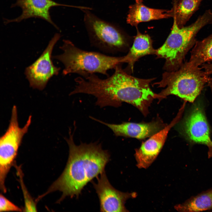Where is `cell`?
<instances>
[{
    "mask_svg": "<svg viewBox=\"0 0 212 212\" xmlns=\"http://www.w3.org/2000/svg\"><path fill=\"white\" fill-rule=\"evenodd\" d=\"M114 69L113 74L106 79L92 74L83 79L80 85L82 92L95 96L97 99L95 104L100 107H118L125 102L147 115L153 100L158 97V95L150 87L149 84L153 79H141L131 76L122 69L120 64Z\"/></svg>",
    "mask_w": 212,
    "mask_h": 212,
    "instance_id": "cell-1",
    "label": "cell"
},
{
    "mask_svg": "<svg viewBox=\"0 0 212 212\" xmlns=\"http://www.w3.org/2000/svg\"><path fill=\"white\" fill-rule=\"evenodd\" d=\"M66 138L69 147V155L65 168L60 176L47 191L38 197L40 200L48 194L59 191L62 195L57 203L66 197H78L84 187L105 171L110 160L108 151L103 150L101 143H82L77 145L71 130Z\"/></svg>",
    "mask_w": 212,
    "mask_h": 212,
    "instance_id": "cell-2",
    "label": "cell"
},
{
    "mask_svg": "<svg viewBox=\"0 0 212 212\" xmlns=\"http://www.w3.org/2000/svg\"><path fill=\"white\" fill-rule=\"evenodd\" d=\"M60 47L62 53L53 57L60 61L64 68V75L76 74L84 78L99 73L107 77L108 71L118 64L125 62V57H114L96 52L88 51L77 47L69 40H63Z\"/></svg>",
    "mask_w": 212,
    "mask_h": 212,
    "instance_id": "cell-3",
    "label": "cell"
},
{
    "mask_svg": "<svg viewBox=\"0 0 212 212\" xmlns=\"http://www.w3.org/2000/svg\"><path fill=\"white\" fill-rule=\"evenodd\" d=\"M211 24L212 16L207 12L191 24L182 28L178 26L174 19L169 35L162 46L156 49L155 54L165 59V68L170 72L178 70L188 51L195 44L197 34L205 26Z\"/></svg>",
    "mask_w": 212,
    "mask_h": 212,
    "instance_id": "cell-4",
    "label": "cell"
},
{
    "mask_svg": "<svg viewBox=\"0 0 212 212\" xmlns=\"http://www.w3.org/2000/svg\"><path fill=\"white\" fill-rule=\"evenodd\" d=\"M202 69L186 62L176 71L164 73L161 80L156 84L166 87L158 94V98L172 95L193 102L210 80V76Z\"/></svg>",
    "mask_w": 212,
    "mask_h": 212,
    "instance_id": "cell-5",
    "label": "cell"
},
{
    "mask_svg": "<svg viewBox=\"0 0 212 212\" xmlns=\"http://www.w3.org/2000/svg\"><path fill=\"white\" fill-rule=\"evenodd\" d=\"M32 119L30 115L24 126L20 127L17 107L13 106L8 127L0 138V188L3 192L7 190L6 178L14 163L23 137L28 132Z\"/></svg>",
    "mask_w": 212,
    "mask_h": 212,
    "instance_id": "cell-6",
    "label": "cell"
},
{
    "mask_svg": "<svg viewBox=\"0 0 212 212\" xmlns=\"http://www.w3.org/2000/svg\"><path fill=\"white\" fill-rule=\"evenodd\" d=\"M84 12V21L91 45L102 52L114 54L126 45L125 38L117 28L89 12Z\"/></svg>",
    "mask_w": 212,
    "mask_h": 212,
    "instance_id": "cell-7",
    "label": "cell"
},
{
    "mask_svg": "<svg viewBox=\"0 0 212 212\" xmlns=\"http://www.w3.org/2000/svg\"><path fill=\"white\" fill-rule=\"evenodd\" d=\"M60 37V34H56L41 56L26 68L25 75L33 88L43 90L50 78L59 74L60 68L53 64L51 55L54 46Z\"/></svg>",
    "mask_w": 212,
    "mask_h": 212,
    "instance_id": "cell-8",
    "label": "cell"
},
{
    "mask_svg": "<svg viewBox=\"0 0 212 212\" xmlns=\"http://www.w3.org/2000/svg\"><path fill=\"white\" fill-rule=\"evenodd\" d=\"M97 183L92 182L98 195L101 212H127L125 206L126 201L134 198L135 193H124L114 188L110 183L105 171L97 178Z\"/></svg>",
    "mask_w": 212,
    "mask_h": 212,
    "instance_id": "cell-9",
    "label": "cell"
},
{
    "mask_svg": "<svg viewBox=\"0 0 212 212\" xmlns=\"http://www.w3.org/2000/svg\"><path fill=\"white\" fill-rule=\"evenodd\" d=\"M184 135L190 142L205 145L212 144L210 130L202 106L195 104L182 124Z\"/></svg>",
    "mask_w": 212,
    "mask_h": 212,
    "instance_id": "cell-10",
    "label": "cell"
},
{
    "mask_svg": "<svg viewBox=\"0 0 212 212\" xmlns=\"http://www.w3.org/2000/svg\"><path fill=\"white\" fill-rule=\"evenodd\" d=\"M62 6L80 9V6L67 5L57 3L52 0H16L11 7L19 6L22 12L17 18L13 19H5V24L12 22H20L30 18H38L43 19L56 28H58L52 19L50 13L51 8L54 6Z\"/></svg>",
    "mask_w": 212,
    "mask_h": 212,
    "instance_id": "cell-11",
    "label": "cell"
},
{
    "mask_svg": "<svg viewBox=\"0 0 212 212\" xmlns=\"http://www.w3.org/2000/svg\"><path fill=\"white\" fill-rule=\"evenodd\" d=\"M178 118L150 136L142 143L139 148L136 149L135 156L138 167L147 168L154 161L162 149L169 131L176 122Z\"/></svg>",
    "mask_w": 212,
    "mask_h": 212,
    "instance_id": "cell-12",
    "label": "cell"
},
{
    "mask_svg": "<svg viewBox=\"0 0 212 212\" xmlns=\"http://www.w3.org/2000/svg\"><path fill=\"white\" fill-rule=\"evenodd\" d=\"M93 120L109 128L117 136H121L143 139L150 137L161 130L163 125L158 121L146 123L124 122L120 124L105 122L92 117Z\"/></svg>",
    "mask_w": 212,
    "mask_h": 212,
    "instance_id": "cell-13",
    "label": "cell"
},
{
    "mask_svg": "<svg viewBox=\"0 0 212 212\" xmlns=\"http://www.w3.org/2000/svg\"><path fill=\"white\" fill-rule=\"evenodd\" d=\"M129 8L127 21L132 26H136L142 22L173 17L171 9L150 8L143 4L142 0H135V3L130 6Z\"/></svg>",
    "mask_w": 212,
    "mask_h": 212,
    "instance_id": "cell-14",
    "label": "cell"
},
{
    "mask_svg": "<svg viewBox=\"0 0 212 212\" xmlns=\"http://www.w3.org/2000/svg\"><path fill=\"white\" fill-rule=\"evenodd\" d=\"M156 52V49L153 47L152 41L149 36L141 34L137 30L132 46L127 54L125 56L126 62L128 63L132 69L135 62L139 58L147 54H155Z\"/></svg>",
    "mask_w": 212,
    "mask_h": 212,
    "instance_id": "cell-15",
    "label": "cell"
},
{
    "mask_svg": "<svg viewBox=\"0 0 212 212\" xmlns=\"http://www.w3.org/2000/svg\"><path fill=\"white\" fill-rule=\"evenodd\" d=\"M202 0H174L171 9L173 17L179 28L184 26L199 9Z\"/></svg>",
    "mask_w": 212,
    "mask_h": 212,
    "instance_id": "cell-16",
    "label": "cell"
},
{
    "mask_svg": "<svg viewBox=\"0 0 212 212\" xmlns=\"http://www.w3.org/2000/svg\"><path fill=\"white\" fill-rule=\"evenodd\" d=\"M175 208L180 212H194L212 209V189L193 196L184 203L176 205Z\"/></svg>",
    "mask_w": 212,
    "mask_h": 212,
    "instance_id": "cell-17",
    "label": "cell"
},
{
    "mask_svg": "<svg viewBox=\"0 0 212 212\" xmlns=\"http://www.w3.org/2000/svg\"><path fill=\"white\" fill-rule=\"evenodd\" d=\"M212 61V34L201 41H196L188 62L196 67Z\"/></svg>",
    "mask_w": 212,
    "mask_h": 212,
    "instance_id": "cell-18",
    "label": "cell"
},
{
    "mask_svg": "<svg viewBox=\"0 0 212 212\" xmlns=\"http://www.w3.org/2000/svg\"><path fill=\"white\" fill-rule=\"evenodd\" d=\"M18 169V173L20 175L19 176L20 177V183L22 189L24 201L25 206L24 209V211L26 212L37 211L35 203L28 193L26 190V189L25 188V187L22 180L21 173L19 171V168Z\"/></svg>",
    "mask_w": 212,
    "mask_h": 212,
    "instance_id": "cell-19",
    "label": "cell"
},
{
    "mask_svg": "<svg viewBox=\"0 0 212 212\" xmlns=\"http://www.w3.org/2000/svg\"><path fill=\"white\" fill-rule=\"evenodd\" d=\"M21 211L22 209L16 205L4 195H0V211Z\"/></svg>",
    "mask_w": 212,
    "mask_h": 212,
    "instance_id": "cell-20",
    "label": "cell"
},
{
    "mask_svg": "<svg viewBox=\"0 0 212 212\" xmlns=\"http://www.w3.org/2000/svg\"><path fill=\"white\" fill-rule=\"evenodd\" d=\"M201 68L210 77V80L208 85L212 89V62L207 64H201Z\"/></svg>",
    "mask_w": 212,
    "mask_h": 212,
    "instance_id": "cell-21",
    "label": "cell"
},
{
    "mask_svg": "<svg viewBox=\"0 0 212 212\" xmlns=\"http://www.w3.org/2000/svg\"><path fill=\"white\" fill-rule=\"evenodd\" d=\"M208 158H212V144L208 146Z\"/></svg>",
    "mask_w": 212,
    "mask_h": 212,
    "instance_id": "cell-22",
    "label": "cell"
}]
</instances>
